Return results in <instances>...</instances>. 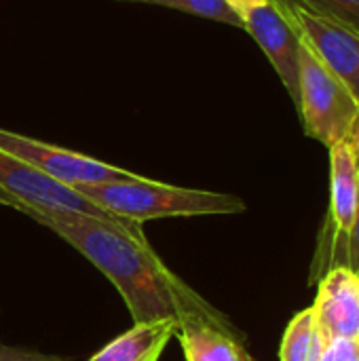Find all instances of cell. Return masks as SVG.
<instances>
[{
  "label": "cell",
  "mask_w": 359,
  "mask_h": 361,
  "mask_svg": "<svg viewBox=\"0 0 359 361\" xmlns=\"http://www.w3.org/2000/svg\"><path fill=\"white\" fill-rule=\"evenodd\" d=\"M345 144L349 146V150L355 154V159L359 161V116H358V121H355V125L351 127V133L347 135Z\"/></svg>",
  "instance_id": "obj_18"
},
{
  "label": "cell",
  "mask_w": 359,
  "mask_h": 361,
  "mask_svg": "<svg viewBox=\"0 0 359 361\" xmlns=\"http://www.w3.org/2000/svg\"><path fill=\"white\" fill-rule=\"evenodd\" d=\"M300 112L305 133L322 142L328 150L345 144L359 116V104L347 85L300 40Z\"/></svg>",
  "instance_id": "obj_3"
},
{
  "label": "cell",
  "mask_w": 359,
  "mask_h": 361,
  "mask_svg": "<svg viewBox=\"0 0 359 361\" xmlns=\"http://www.w3.org/2000/svg\"><path fill=\"white\" fill-rule=\"evenodd\" d=\"M317 361H359V341L353 338L324 341Z\"/></svg>",
  "instance_id": "obj_15"
},
{
  "label": "cell",
  "mask_w": 359,
  "mask_h": 361,
  "mask_svg": "<svg viewBox=\"0 0 359 361\" xmlns=\"http://www.w3.org/2000/svg\"><path fill=\"white\" fill-rule=\"evenodd\" d=\"M176 332L178 324L174 322L133 324V328L108 343L87 361H159Z\"/></svg>",
  "instance_id": "obj_10"
},
{
  "label": "cell",
  "mask_w": 359,
  "mask_h": 361,
  "mask_svg": "<svg viewBox=\"0 0 359 361\" xmlns=\"http://www.w3.org/2000/svg\"><path fill=\"white\" fill-rule=\"evenodd\" d=\"M359 203V161L347 144L330 148V216L336 237L351 233Z\"/></svg>",
  "instance_id": "obj_9"
},
{
  "label": "cell",
  "mask_w": 359,
  "mask_h": 361,
  "mask_svg": "<svg viewBox=\"0 0 359 361\" xmlns=\"http://www.w3.org/2000/svg\"><path fill=\"white\" fill-rule=\"evenodd\" d=\"M0 192L8 197V207L17 209H47V212H76L85 214L104 222H112L131 231H142V224L116 218L85 197H80L74 188L63 186L40 171L32 169L30 165L21 163L19 159L0 150Z\"/></svg>",
  "instance_id": "obj_4"
},
{
  "label": "cell",
  "mask_w": 359,
  "mask_h": 361,
  "mask_svg": "<svg viewBox=\"0 0 359 361\" xmlns=\"http://www.w3.org/2000/svg\"><path fill=\"white\" fill-rule=\"evenodd\" d=\"M176 334L186 361H254L241 334H231L201 322L184 324Z\"/></svg>",
  "instance_id": "obj_11"
},
{
  "label": "cell",
  "mask_w": 359,
  "mask_h": 361,
  "mask_svg": "<svg viewBox=\"0 0 359 361\" xmlns=\"http://www.w3.org/2000/svg\"><path fill=\"white\" fill-rule=\"evenodd\" d=\"M21 214L51 228L102 271L123 296L133 324L174 322L180 328L201 322L239 334L222 311L163 264L144 228L131 231L76 212L23 209Z\"/></svg>",
  "instance_id": "obj_1"
},
{
  "label": "cell",
  "mask_w": 359,
  "mask_h": 361,
  "mask_svg": "<svg viewBox=\"0 0 359 361\" xmlns=\"http://www.w3.org/2000/svg\"><path fill=\"white\" fill-rule=\"evenodd\" d=\"M74 190L99 209L138 224L159 218L226 216L245 212V203L235 195L182 188L154 182L144 176L102 184H83Z\"/></svg>",
  "instance_id": "obj_2"
},
{
  "label": "cell",
  "mask_w": 359,
  "mask_h": 361,
  "mask_svg": "<svg viewBox=\"0 0 359 361\" xmlns=\"http://www.w3.org/2000/svg\"><path fill=\"white\" fill-rule=\"evenodd\" d=\"M131 2H144V0H131Z\"/></svg>",
  "instance_id": "obj_21"
},
{
  "label": "cell",
  "mask_w": 359,
  "mask_h": 361,
  "mask_svg": "<svg viewBox=\"0 0 359 361\" xmlns=\"http://www.w3.org/2000/svg\"><path fill=\"white\" fill-rule=\"evenodd\" d=\"M275 2L300 40L347 85L359 104V30L294 2Z\"/></svg>",
  "instance_id": "obj_6"
},
{
  "label": "cell",
  "mask_w": 359,
  "mask_h": 361,
  "mask_svg": "<svg viewBox=\"0 0 359 361\" xmlns=\"http://www.w3.org/2000/svg\"><path fill=\"white\" fill-rule=\"evenodd\" d=\"M313 313L324 341H359V275L343 264L330 269L320 281Z\"/></svg>",
  "instance_id": "obj_8"
},
{
  "label": "cell",
  "mask_w": 359,
  "mask_h": 361,
  "mask_svg": "<svg viewBox=\"0 0 359 361\" xmlns=\"http://www.w3.org/2000/svg\"><path fill=\"white\" fill-rule=\"evenodd\" d=\"M0 150L30 165L42 176L70 188H76L83 184L131 180L138 176L133 171L104 163L99 159H93V157L68 150V148H59V146H53V144H47V142L2 129V127H0Z\"/></svg>",
  "instance_id": "obj_5"
},
{
  "label": "cell",
  "mask_w": 359,
  "mask_h": 361,
  "mask_svg": "<svg viewBox=\"0 0 359 361\" xmlns=\"http://www.w3.org/2000/svg\"><path fill=\"white\" fill-rule=\"evenodd\" d=\"M0 205H4V207H8V197H6L4 192H0Z\"/></svg>",
  "instance_id": "obj_20"
},
{
  "label": "cell",
  "mask_w": 359,
  "mask_h": 361,
  "mask_svg": "<svg viewBox=\"0 0 359 361\" xmlns=\"http://www.w3.org/2000/svg\"><path fill=\"white\" fill-rule=\"evenodd\" d=\"M144 2L176 8V11H182V13H188V15H195V17L229 23V25H235V27H243L241 15L226 0H144Z\"/></svg>",
  "instance_id": "obj_13"
},
{
  "label": "cell",
  "mask_w": 359,
  "mask_h": 361,
  "mask_svg": "<svg viewBox=\"0 0 359 361\" xmlns=\"http://www.w3.org/2000/svg\"><path fill=\"white\" fill-rule=\"evenodd\" d=\"M243 30L260 44L264 55L269 57L271 66L275 68L277 76L281 78L284 87L288 89L294 106H298L300 95V66H298V51H300V36L294 25L288 21L284 11L277 6L275 0H264L241 15Z\"/></svg>",
  "instance_id": "obj_7"
},
{
  "label": "cell",
  "mask_w": 359,
  "mask_h": 361,
  "mask_svg": "<svg viewBox=\"0 0 359 361\" xmlns=\"http://www.w3.org/2000/svg\"><path fill=\"white\" fill-rule=\"evenodd\" d=\"M345 262L343 267H347L349 271H353L355 275H359V203H358V214L351 226V233L345 239Z\"/></svg>",
  "instance_id": "obj_17"
},
{
  "label": "cell",
  "mask_w": 359,
  "mask_h": 361,
  "mask_svg": "<svg viewBox=\"0 0 359 361\" xmlns=\"http://www.w3.org/2000/svg\"><path fill=\"white\" fill-rule=\"evenodd\" d=\"M239 15H243L245 11H250L252 6H256V4H260V2H264V0H226Z\"/></svg>",
  "instance_id": "obj_19"
},
{
  "label": "cell",
  "mask_w": 359,
  "mask_h": 361,
  "mask_svg": "<svg viewBox=\"0 0 359 361\" xmlns=\"http://www.w3.org/2000/svg\"><path fill=\"white\" fill-rule=\"evenodd\" d=\"M0 361H66L59 355H49L32 349H19L11 345H0Z\"/></svg>",
  "instance_id": "obj_16"
},
{
  "label": "cell",
  "mask_w": 359,
  "mask_h": 361,
  "mask_svg": "<svg viewBox=\"0 0 359 361\" xmlns=\"http://www.w3.org/2000/svg\"><path fill=\"white\" fill-rule=\"evenodd\" d=\"M300 4L309 11L330 15L351 27L359 30V0H286Z\"/></svg>",
  "instance_id": "obj_14"
},
{
  "label": "cell",
  "mask_w": 359,
  "mask_h": 361,
  "mask_svg": "<svg viewBox=\"0 0 359 361\" xmlns=\"http://www.w3.org/2000/svg\"><path fill=\"white\" fill-rule=\"evenodd\" d=\"M322 347H324V338L317 332L313 307H309L296 313L294 319L288 324L284 341H281V349H279V360L317 361Z\"/></svg>",
  "instance_id": "obj_12"
}]
</instances>
